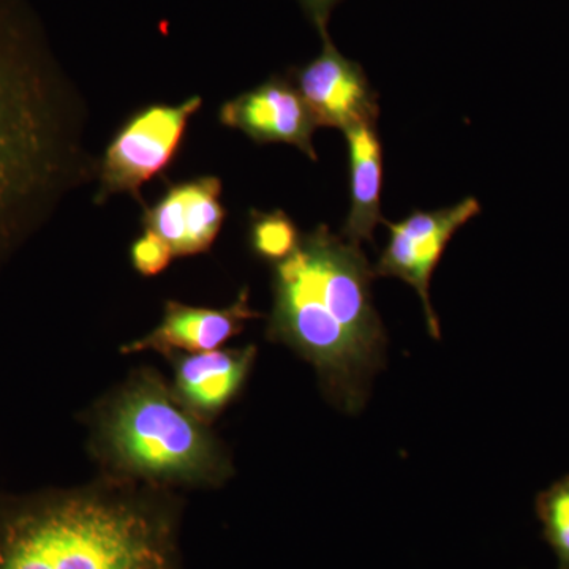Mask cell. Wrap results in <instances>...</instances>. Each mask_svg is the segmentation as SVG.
I'll use <instances>...</instances> for the list:
<instances>
[{
	"mask_svg": "<svg viewBox=\"0 0 569 569\" xmlns=\"http://www.w3.org/2000/svg\"><path fill=\"white\" fill-rule=\"evenodd\" d=\"M99 445L116 471L156 485H213L231 468L203 419L152 372L127 381L103 408Z\"/></svg>",
	"mask_w": 569,
	"mask_h": 569,
	"instance_id": "277c9868",
	"label": "cell"
},
{
	"mask_svg": "<svg viewBox=\"0 0 569 569\" xmlns=\"http://www.w3.org/2000/svg\"><path fill=\"white\" fill-rule=\"evenodd\" d=\"M350 170V211L342 234L353 244L373 242L381 219L383 148L376 123H361L346 130Z\"/></svg>",
	"mask_w": 569,
	"mask_h": 569,
	"instance_id": "7c38bea8",
	"label": "cell"
},
{
	"mask_svg": "<svg viewBox=\"0 0 569 569\" xmlns=\"http://www.w3.org/2000/svg\"><path fill=\"white\" fill-rule=\"evenodd\" d=\"M479 212L481 204L477 198L468 197L448 208L413 211L400 222H387L388 244L373 272L376 276L396 277L415 288L421 298L429 335L436 339H440V325L430 301L433 271L452 236Z\"/></svg>",
	"mask_w": 569,
	"mask_h": 569,
	"instance_id": "8992f818",
	"label": "cell"
},
{
	"mask_svg": "<svg viewBox=\"0 0 569 569\" xmlns=\"http://www.w3.org/2000/svg\"><path fill=\"white\" fill-rule=\"evenodd\" d=\"M260 317L250 307L249 290L244 288L233 305L223 309L193 307L179 301H167L160 325L148 336L122 347L123 355L156 351L171 356L204 353L217 350L224 342L241 335L247 321Z\"/></svg>",
	"mask_w": 569,
	"mask_h": 569,
	"instance_id": "30bf717a",
	"label": "cell"
},
{
	"mask_svg": "<svg viewBox=\"0 0 569 569\" xmlns=\"http://www.w3.org/2000/svg\"><path fill=\"white\" fill-rule=\"evenodd\" d=\"M80 112L36 24L0 0V253L92 176Z\"/></svg>",
	"mask_w": 569,
	"mask_h": 569,
	"instance_id": "6da1fadb",
	"label": "cell"
},
{
	"mask_svg": "<svg viewBox=\"0 0 569 569\" xmlns=\"http://www.w3.org/2000/svg\"><path fill=\"white\" fill-rule=\"evenodd\" d=\"M535 509L542 538L557 557V569H569V475L539 492Z\"/></svg>",
	"mask_w": 569,
	"mask_h": 569,
	"instance_id": "5bb4252c",
	"label": "cell"
},
{
	"mask_svg": "<svg viewBox=\"0 0 569 569\" xmlns=\"http://www.w3.org/2000/svg\"><path fill=\"white\" fill-rule=\"evenodd\" d=\"M373 268L358 244L320 224L274 264L268 337L320 373L337 406L356 413L383 365L387 335L373 306Z\"/></svg>",
	"mask_w": 569,
	"mask_h": 569,
	"instance_id": "7a4b0ae2",
	"label": "cell"
},
{
	"mask_svg": "<svg viewBox=\"0 0 569 569\" xmlns=\"http://www.w3.org/2000/svg\"><path fill=\"white\" fill-rule=\"evenodd\" d=\"M0 569H181L178 509L122 489L14 505L0 511Z\"/></svg>",
	"mask_w": 569,
	"mask_h": 569,
	"instance_id": "3957f363",
	"label": "cell"
},
{
	"mask_svg": "<svg viewBox=\"0 0 569 569\" xmlns=\"http://www.w3.org/2000/svg\"><path fill=\"white\" fill-rule=\"evenodd\" d=\"M174 253L171 247L151 230H144L130 247V261L142 277H156L170 266Z\"/></svg>",
	"mask_w": 569,
	"mask_h": 569,
	"instance_id": "9a60e30c",
	"label": "cell"
},
{
	"mask_svg": "<svg viewBox=\"0 0 569 569\" xmlns=\"http://www.w3.org/2000/svg\"><path fill=\"white\" fill-rule=\"evenodd\" d=\"M339 2L340 0H299L307 18L316 26L321 37L328 33L329 18Z\"/></svg>",
	"mask_w": 569,
	"mask_h": 569,
	"instance_id": "2e32d148",
	"label": "cell"
},
{
	"mask_svg": "<svg viewBox=\"0 0 569 569\" xmlns=\"http://www.w3.org/2000/svg\"><path fill=\"white\" fill-rule=\"evenodd\" d=\"M224 127L239 130L250 140L296 146L317 162L313 133L317 122L296 86L283 77H271L252 91L228 100L219 111Z\"/></svg>",
	"mask_w": 569,
	"mask_h": 569,
	"instance_id": "ba28073f",
	"label": "cell"
},
{
	"mask_svg": "<svg viewBox=\"0 0 569 569\" xmlns=\"http://www.w3.org/2000/svg\"><path fill=\"white\" fill-rule=\"evenodd\" d=\"M257 347L179 356L174 395L204 422L212 421L241 392L252 370Z\"/></svg>",
	"mask_w": 569,
	"mask_h": 569,
	"instance_id": "8fae6325",
	"label": "cell"
},
{
	"mask_svg": "<svg viewBox=\"0 0 569 569\" xmlns=\"http://www.w3.org/2000/svg\"><path fill=\"white\" fill-rule=\"evenodd\" d=\"M301 234L293 220L280 209L276 211H250L249 244L261 260L279 263L290 257Z\"/></svg>",
	"mask_w": 569,
	"mask_h": 569,
	"instance_id": "4fadbf2b",
	"label": "cell"
},
{
	"mask_svg": "<svg viewBox=\"0 0 569 569\" xmlns=\"http://www.w3.org/2000/svg\"><path fill=\"white\" fill-rule=\"evenodd\" d=\"M316 59L295 71L296 89L318 127L346 130L361 123H377L380 108L365 70L346 58L329 33Z\"/></svg>",
	"mask_w": 569,
	"mask_h": 569,
	"instance_id": "52a82bcc",
	"label": "cell"
},
{
	"mask_svg": "<svg viewBox=\"0 0 569 569\" xmlns=\"http://www.w3.org/2000/svg\"><path fill=\"white\" fill-rule=\"evenodd\" d=\"M220 198L222 181L216 176L173 183L157 203L142 208V224L159 234L174 257L206 253L227 219Z\"/></svg>",
	"mask_w": 569,
	"mask_h": 569,
	"instance_id": "9c48e42d",
	"label": "cell"
},
{
	"mask_svg": "<svg viewBox=\"0 0 569 569\" xmlns=\"http://www.w3.org/2000/svg\"><path fill=\"white\" fill-rule=\"evenodd\" d=\"M203 107L200 96L182 103H156L133 112L112 137L99 163V189L93 201L129 193L146 208L141 189L174 162L190 119Z\"/></svg>",
	"mask_w": 569,
	"mask_h": 569,
	"instance_id": "5b68a950",
	"label": "cell"
}]
</instances>
